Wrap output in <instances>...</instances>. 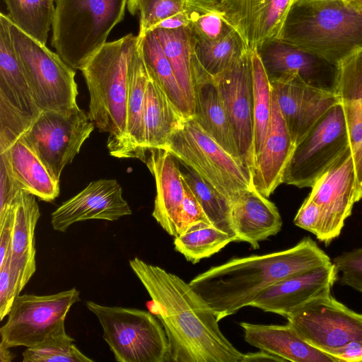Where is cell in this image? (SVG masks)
<instances>
[{
	"instance_id": "6da1fadb",
	"label": "cell",
	"mask_w": 362,
	"mask_h": 362,
	"mask_svg": "<svg viewBox=\"0 0 362 362\" xmlns=\"http://www.w3.org/2000/svg\"><path fill=\"white\" fill-rule=\"evenodd\" d=\"M129 264L165 331L168 362H243L245 354L224 336L214 310L189 283L137 257Z\"/></svg>"
},
{
	"instance_id": "7a4b0ae2",
	"label": "cell",
	"mask_w": 362,
	"mask_h": 362,
	"mask_svg": "<svg viewBox=\"0 0 362 362\" xmlns=\"http://www.w3.org/2000/svg\"><path fill=\"white\" fill-rule=\"evenodd\" d=\"M331 262L313 239L305 237L284 250L232 258L198 274L189 284L220 321L249 306L271 286Z\"/></svg>"
},
{
	"instance_id": "3957f363",
	"label": "cell",
	"mask_w": 362,
	"mask_h": 362,
	"mask_svg": "<svg viewBox=\"0 0 362 362\" xmlns=\"http://www.w3.org/2000/svg\"><path fill=\"white\" fill-rule=\"evenodd\" d=\"M138 42L132 33L107 42L81 69L90 96L88 116L100 132L109 134V153L119 158H129L128 69Z\"/></svg>"
},
{
	"instance_id": "277c9868",
	"label": "cell",
	"mask_w": 362,
	"mask_h": 362,
	"mask_svg": "<svg viewBox=\"0 0 362 362\" xmlns=\"http://www.w3.org/2000/svg\"><path fill=\"white\" fill-rule=\"evenodd\" d=\"M277 38L339 66L362 51V8L342 0H294Z\"/></svg>"
},
{
	"instance_id": "5b68a950",
	"label": "cell",
	"mask_w": 362,
	"mask_h": 362,
	"mask_svg": "<svg viewBox=\"0 0 362 362\" xmlns=\"http://www.w3.org/2000/svg\"><path fill=\"white\" fill-rule=\"evenodd\" d=\"M128 0H55L52 45L74 69L81 70L107 42L125 15Z\"/></svg>"
},
{
	"instance_id": "8992f818",
	"label": "cell",
	"mask_w": 362,
	"mask_h": 362,
	"mask_svg": "<svg viewBox=\"0 0 362 362\" xmlns=\"http://www.w3.org/2000/svg\"><path fill=\"white\" fill-rule=\"evenodd\" d=\"M163 148L191 168L231 206L243 192L255 188L244 163L226 151L194 117L185 119Z\"/></svg>"
},
{
	"instance_id": "52a82bcc",
	"label": "cell",
	"mask_w": 362,
	"mask_h": 362,
	"mask_svg": "<svg viewBox=\"0 0 362 362\" xmlns=\"http://www.w3.org/2000/svg\"><path fill=\"white\" fill-rule=\"evenodd\" d=\"M98 319L103 338L119 362H168V341L161 322L137 308L108 306L88 300Z\"/></svg>"
},
{
	"instance_id": "ba28073f",
	"label": "cell",
	"mask_w": 362,
	"mask_h": 362,
	"mask_svg": "<svg viewBox=\"0 0 362 362\" xmlns=\"http://www.w3.org/2000/svg\"><path fill=\"white\" fill-rule=\"evenodd\" d=\"M9 29L16 54L40 110L65 111L76 107L74 69L57 53L23 32L10 18Z\"/></svg>"
},
{
	"instance_id": "9c48e42d",
	"label": "cell",
	"mask_w": 362,
	"mask_h": 362,
	"mask_svg": "<svg viewBox=\"0 0 362 362\" xmlns=\"http://www.w3.org/2000/svg\"><path fill=\"white\" fill-rule=\"evenodd\" d=\"M42 111L38 107L16 54L9 18L0 14V141L11 145L30 129Z\"/></svg>"
},
{
	"instance_id": "30bf717a",
	"label": "cell",
	"mask_w": 362,
	"mask_h": 362,
	"mask_svg": "<svg viewBox=\"0 0 362 362\" xmlns=\"http://www.w3.org/2000/svg\"><path fill=\"white\" fill-rule=\"evenodd\" d=\"M349 146L342 106H332L296 145L283 183L312 187L319 177Z\"/></svg>"
},
{
	"instance_id": "8fae6325",
	"label": "cell",
	"mask_w": 362,
	"mask_h": 362,
	"mask_svg": "<svg viewBox=\"0 0 362 362\" xmlns=\"http://www.w3.org/2000/svg\"><path fill=\"white\" fill-rule=\"evenodd\" d=\"M77 105L65 111L43 110L23 136L57 180L94 129Z\"/></svg>"
},
{
	"instance_id": "7c38bea8",
	"label": "cell",
	"mask_w": 362,
	"mask_h": 362,
	"mask_svg": "<svg viewBox=\"0 0 362 362\" xmlns=\"http://www.w3.org/2000/svg\"><path fill=\"white\" fill-rule=\"evenodd\" d=\"M80 300L76 288L49 295H18L0 328V344L10 349L39 344L65 321L71 307Z\"/></svg>"
},
{
	"instance_id": "4fadbf2b",
	"label": "cell",
	"mask_w": 362,
	"mask_h": 362,
	"mask_svg": "<svg viewBox=\"0 0 362 362\" xmlns=\"http://www.w3.org/2000/svg\"><path fill=\"white\" fill-rule=\"evenodd\" d=\"M286 319L305 341L327 354L351 341L362 344V314L337 301L331 292L313 299Z\"/></svg>"
},
{
	"instance_id": "5bb4252c",
	"label": "cell",
	"mask_w": 362,
	"mask_h": 362,
	"mask_svg": "<svg viewBox=\"0 0 362 362\" xmlns=\"http://www.w3.org/2000/svg\"><path fill=\"white\" fill-rule=\"evenodd\" d=\"M357 178L350 147L319 177L308 197L320 208L322 225L317 238L327 245L338 237L357 202Z\"/></svg>"
},
{
	"instance_id": "9a60e30c",
	"label": "cell",
	"mask_w": 362,
	"mask_h": 362,
	"mask_svg": "<svg viewBox=\"0 0 362 362\" xmlns=\"http://www.w3.org/2000/svg\"><path fill=\"white\" fill-rule=\"evenodd\" d=\"M214 80L230 119L240 158L252 176L255 158L251 49Z\"/></svg>"
},
{
	"instance_id": "2e32d148",
	"label": "cell",
	"mask_w": 362,
	"mask_h": 362,
	"mask_svg": "<svg viewBox=\"0 0 362 362\" xmlns=\"http://www.w3.org/2000/svg\"><path fill=\"white\" fill-rule=\"evenodd\" d=\"M270 82L295 145L332 106L340 103L337 93L313 87L298 74L284 75Z\"/></svg>"
},
{
	"instance_id": "e0dca14e",
	"label": "cell",
	"mask_w": 362,
	"mask_h": 362,
	"mask_svg": "<svg viewBox=\"0 0 362 362\" xmlns=\"http://www.w3.org/2000/svg\"><path fill=\"white\" fill-rule=\"evenodd\" d=\"M269 80L298 74L308 84L337 93L339 66L277 37L255 48Z\"/></svg>"
},
{
	"instance_id": "ac0fdd59",
	"label": "cell",
	"mask_w": 362,
	"mask_h": 362,
	"mask_svg": "<svg viewBox=\"0 0 362 362\" xmlns=\"http://www.w3.org/2000/svg\"><path fill=\"white\" fill-rule=\"evenodd\" d=\"M132 214L116 180L101 179L90 182L79 193L62 203L51 214L54 230L65 232L76 223L89 219L115 221Z\"/></svg>"
},
{
	"instance_id": "d6986e66",
	"label": "cell",
	"mask_w": 362,
	"mask_h": 362,
	"mask_svg": "<svg viewBox=\"0 0 362 362\" xmlns=\"http://www.w3.org/2000/svg\"><path fill=\"white\" fill-rule=\"evenodd\" d=\"M294 0H221L227 23L250 49L277 37Z\"/></svg>"
},
{
	"instance_id": "ffe728a7",
	"label": "cell",
	"mask_w": 362,
	"mask_h": 362,
	"mask_svg": "<svg viewBox=\"0 0 362 362\" xmlns=\"http://www.w3.org/2000/svg\"><path fill=\"white\" fill-rule=\"evenodd\" d=\"M337 272L331 262L288 278L264 290L249 306L286 318L313 299L330 293Z\"/></svg>"
},
{
	"instance_id": "44dd1931",
	"label": "cell",
	"mask_w": 362,
	"mask_h": 362,
	"mask_svg": "<svg viewBox=\"0 0 362 362\" xmlns=\"http://www.w3.org/2000/svg\"><path fill=\"white\" fill-rule=\"evenodd\" d=\"M153 175L156 194L152 216L170 235H179L185 187L177 160L164 148H151L145 162Z\"/></svg>"
},
{
	"instance_id": "7402d4cb",
	"label": "cell",
	"mask_w": 362,
	"mask_h": 362,
	"mask_svg": "<svg viewBox=\"0 0 362 362\" xmlns=\"http://www.w3.org/2000/svg\"><path fill=\"white\" fill-rule=\"evenodd\" d=\"M295 146L272 90L271 117L252 176L253 186L259 193L268 198L283 183Z\"/></svg>"
},
{
	"instance_id": "603a6c76",
	"label": "cell",
	"mask_w": 362,
	"mask_h": 362,
	"mask_svg": "<svg viewBox=\"0 0 362 362\" xmlns=\"http://www.w3.org/2000/svg\"><path fill=\"white\" fill-rule=\"evenodd\" d=\"M35 196L23 189L13 204L10 253V272L18 295L36 271L35 230L40 217Z\"/></svg>"
},
{
	"instance_id": "cb8c5ba5",
	"label": "cell",
	"mask_w": 362,
	"mask_h": 362,
	"mask_svg": "<svg viewBox=\"0 0 362 362\" xmlns=\"http://www.w3.org/2000/svg\"><path fill=\"white\" fill-rule=\"evenodd\" d=\"M245 341L284 361L339 362L338 359L305 341L288 323L284 325L240 323Z\"/></svg>"
},
{
	"instance_id": "d4e9b609",
	"label": "cell",
	"mask_w": 362,
	"mask_h": 362,
	"mask_svg": "<svg viewBox=\"0 0 362 362\" xmlns=\"http://www.w3.org/2000/svg\"><path fill=\"white\" fill-rule=\"evenodd\" d=\"M337 95L355 164L358 202L362 199V51L339 65Z\"/></svg>"
},
{
	"instance_id": "484cf974",
	"label": "cell",
	"mask_w": 362,
	"mask_h": 362,
	"mask_svg": "<svg viewBox=\"0 0 362 362\" xmlns=\"http://www.w3.org/2000/svg\"><path fill=\"white\" fill-rule=\"evenodd\" d=\"M231 224L236 242H246L255 250L281 230L282 219L275 204L252 188L232 205Z\"/></svg>"
},
{
	"instance_id": "4316f807",
	"label": "cell",
	"mask_w": 362,
	"mask_h": 362,
	"mask_svg": "<svg viewBox=\"0 0 362 362\" xmlns=\"http://www.w3.org/2000/svg\"><path fill=\"white\" fill-rule=\"evenodd\" d=\"M0 160L21 189L47 202L59 196V181L51 175L23 136L0 153Z\"/></svg>"
},
{
	"instance_id": "83f0119b",
	"label": "cell",
	"mask_w": 362,
	"mask_h": 362,
	"mask_svg": "<svg viewBox=\"0 0 362 362\" xmlns=\"http://www.w3.org/2000/svg\"><path fill=\"white\" fill-rule=\"evenodd\" d=\"M194 117L226 151L240 159L230 119L214 79L194 78Z\"/></svg>"
},
{
	"instance_id": "f1b7e54d",
	"label": "cell",
	"mask_w": 362,
	"mask_h": 362,
	"mask_svg": "<svg viewBox=\"0 0 362 362\" xmlns=\"http://www.w3.org/2000/svg\"><path fill=\"white\" fill-rule=\"evenodd\" d=\"M148 82V74L138 42L128 69L127 134L129 158H138L143 162H145L147 155L144 112Z\"/></svg>"
},
{
	"instance_id": "f546056e",
	"label": "cell",
	"mask_w": 362,
	"mask_h": 362,
	"mask_svg": "<svg viewBox=\"0 0 362 362\" xmlns=\"http://www.w3.org/2000/svg\"><path fill=\"white\" fill-rule=\"evenodd\" d=\"M185 117L148 75L144 112L146 148H163Z\"/></svg>"
},
{
	"instance_id": "4dcf8cb0",
	"label": "cell",
	"mask_w": 362,
	"mask_h": 362,
	"mask_svg": "<svg viewBox=\"0 0 362 362\" xmlns=\"http://www.w3.org/2000/svg\"><path fill=\"white\" fill-rule=\"evenodd\" d=\"M169 60L177 83L194 116V75L193 53L195 40L189 26L151 30Z\"/></svg>"
},
{
	"instance_id": "1f68e13d",
	"label": "cell",
	"mask_w": 362,
	"mask_h": 362,
	"mask_svg": "<svg viewBox=\"0 0 362 362\" xmlns=\"http://www.w3.org/2000/svg\"><path fill=\"white\" fill-rule=\"evenodd\" d=\"M248 50L245 42L234 29L214 41H195L193 53L194 78H216Z\"/></svg>"
},
{
	"instance_id": "d6a6232c",
	"label": "cell",
	"mask_w": 362,
	"mask_h": 362,
	"mask_svg": "<svg viewBox=\"0 0 362 362\" xmlns=\"http://www.w3.org/2000/svg\"><path fill=\"white\" fill-rule=\"evenodd\" d=\"M138 37L148 75L158 83L185 119L194 117L173 67L154 33L150 31L144 36Z\"/></svg>"
},
{
	"instance_id": "836d02e7",
	"label": "cell",
	"mask_w": 362,
	"mask_h": 362,
	"mask_svg": "<svg viewBox=\"0 0 362 362\" xmlns=\"http://www.w3.org/2000/svg\"><path fill=\"white\" fill-rule=\"evenodd\" d=\"M8 18L23 32L46 45L52 25L54 0H4Z\"/></svg>"
},
{
	"instance_id": "e575fe53",
	"label": "cell",
	"mask_w": 362,
	"mask_h": 362,
	"mask_svg": "<svg viewBox=\"0 0 362 362\" xmlns=\"http://www.w3.org/2000/svg\"><path fill=\"white\" fill-rule=\"evenodd\" d=\"M177 161L182 180L201 204L211 223L229 233L236 241L231 224L230 204L191 168Z\"/></svg>"
},
{
	"instance_id": "d590c367",
	"label": "cell",
	"mask_w": 362,
	"mask_h": 362,
	"mask_svg": "<svg viewBox=\"0 0 362 362\" xmlns=\"http://www.w3.org/2000/svg\"><path fill=\"white\" fill-rule=\"evenodd\" d=\"M255 163L265 140L272 113V86L255 48L251 49ZM255 166V165H254Z\"/></svg>"
},
{
	"instance_id": "8d00e7d4",
	"label": "cell",
	"mask_w": 362,
	"mask_h": 362,
	"mask_svg": "<svg viewBox=\"0 0 362 362\" xmlns=\"http://www.w3.org/2000/svg\"><path fill=\"white\" fill-rule=\"evenodd\" d=\"M235 241L229 233L212 224L203 223L174 240L175 250L192 264L198 263L221 251L228 244Z\"/></svg>"
},
{
	"instance_id": "74e56055",
	"label": "cell",
	"mask_w": 362,
	"mask_h": 362,
	"mask_svg": "<svg viewBox=\"0 0 362 362\" xmlns=\"http://www.w3.org/2000/svg\"><path fill=\"white\" fill-rule=\"evenodd\" d=\"M221 0H186L184 12L196 42L218 40L233 30L225 21Z\"/></svg>"
},
{
	"instance_id": "f35d334b",
	"label": "cell",
	"mask_w": 362,
	"mask_h": 362,
	"mask_svg": "<svg viewBox=\"0 0 362 362\" xmlns=\"http://www.w3.org/2000/svg\"><path fill=\"white\" fill-rule=\"evenodd\" d=\"M23 362H93L74 344L62 321L41 343L28 347L22 354Z\"/></svg>"
},
{
	"instance_id": "ab89813d",
	"label": "cell",
	"mask_w": 362,
	"mask_h": 362,
	"mask_svg": "<svg viewBox=\"0 0 362 362\" xmlns=\"http://www.w3.org/2000/svg\"><path fill=\"white\" fill-rule=\"evenodd\" d=\"M186 0H128L127 9L139 20V37L153 30L163 21L184 11Z\"/></svg>"
},
{
	"instance_id": "60d3db41",
	"label": "cell",
	"mask_w": 362,
	"mask_h": 362,
	"mask_svg": "<svg viewBox=\"0 0 362 362\" xmlns=\"http://www.w3.org/2000/svg\"><path fill=\"white\" fill-rule=\"evenodd\" d=\"M341 272V283L362 293V247L346 252L334 259Z\"/></svg>"
},
{
	"instance_id": "b9f144b4",
	"label": "cell",
	"mask_w": 362,
	"mask_h": 362,
	"mask_svg": "<svg viewBox=\"0 0 362 362\" xmlns=\"http://www.w3.org/2000/svg\"><path fill=\"white\" fill-rule=\"evenodd\" d=\"M182 182L185 195L182 204L178 236L200 224H211L198 200L187 184L183 180Z\"/></svg>"
},
{
	"instance_id": "7bdbcfd3",
	"label": "cell",
	"mask_w": 362,
	"mask_h": 362,
	"mask_svg": "<svg viewBox=\"0 0 362 362\" xmlns=\"http://www.w3.org/2000/svg\"><path fill=\"white\" fill-rule=\"evenodd\" d=\"M294 224L318 237L322 225V212L320 206L308 197L298 209Z\"/></svg>"
},
{
	"instance_id": "ee69618b",
	"label": "cell",
	"mask_w": 362,
	"mask_h": 362,
	"mask_svg": "<svg viewBox=\"0 0 362 362\" xmlns=\"http://www.w3.org/2000/svg\"><path fill=\"white\" fill-rule=\"evenodd\" d=\"M0 320L8 315L17 294L10 272L8 257L0 267Z\"/></svg>"
},
{
	"instance_id": "f6af8a7d",
	"label": "cell",
	"mask_w": 362,
	"mask_h": 362,
	"mask_svg": "<svg viewBox=\"0 0 362 362\" xmlns=\"http://www.w3.org/2000/svg\"><path fill=\"white\" fill-rule=\"evenodd\" d=\"M0 218H1L13 204L21 189L1 160H0Z\"/></svg>"
},
{
	"instance_id": "bcb514c9",
	"label": "cell",
	"mask_w": 362,
	"mask_h": 362,
	"mask_svg": "<svg viewBox=\"0 0 362 362\" xmlns=\"http://www.w3.org/2000/svg\"><path fill=\"white\" fill-rule=\"evenodd\" d=\"M329 354L338 359L339 362L362 361V344L351 341L344 346L331 351Z\"/></svg>"
},
{
	"instance_id": "7dc6e473",
	"label": "cell",
	"mask_w": 362,
	"mask_h": 362,
	"mask_svg": "<svg viewBox=\"0 0 362 362\" xmlns=\"http://www.w3.org/2000/svg\"><path fill=\"white\" fill-rule=\"evenodd\" d=\"M188 25L189 21L185 13L183 11L163 21L155 28L173 30L182 27H187Z\"/></svg>"
},
{
	"instance_id": "c3c4849f",
	"label": "cell",
	"mask_w": 362,
	"mask_h": 362,
	"mask_svg": "<svg viewBox=\"0 0 362 362\" xmlns=\"http://www.w3.org/2000/svg\"><path fill=\"white\" fill-rule=\"evenodd\" d=\"M284 361L281 358L276 356L272 354L260 350L255 353L245 354L243 362L250 361Z\"/></svg>"
},
{
	"instance_id": "681fc988",
	"label": "cell",
	"mask_w": 362,
	"mask_h": 362,
	"mask_svg": "<svg viewBox=\"0 0 362 362\" xmlns=\"http://www.w3.org/2000/svg\"><path fill=\"white\" fill-rule=\"evenodd\" d=\"M16 357V355L10 351V348L0 344V361L11 362Z\"/></svg>"
},
{
	"instance_id": "f907efd6",
	"label": "cell",
	"mask_w": 362,
	"mask_h": 362,
	"mask_svg": "<svg viewBox=\"0 0 362 362\" xmlns=\"http://www.w3.org/2000/svg\"><path fill=\"white\" fill-rule=\"evenodd\" d=\"M346 4L358 8H362V0H342Z\"/></svg>"
},
{
	"instance_id": "816d5d0a",
	"label": "cell",
	"mask_w": 362,
	"mask_h": 362,
	"mask_svg": "<svg viewBox=\"0 0 362 362\" xmlns=\"http://www.w3.org/2000/svg\"><path fill=\"white\" fill-rule=\"evenodd\" d=\"M320 1H325V0H320Z\"/></svg>"
}]
</instances>
